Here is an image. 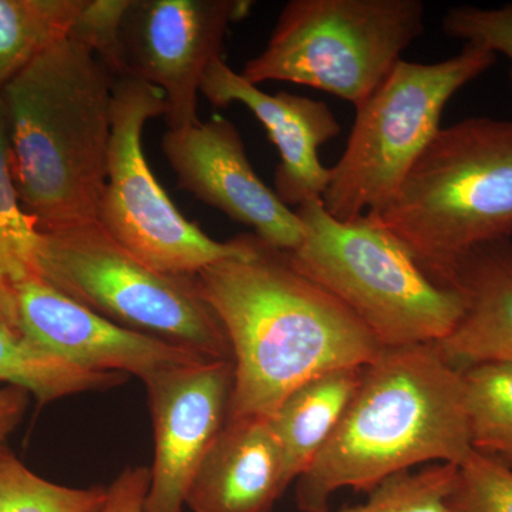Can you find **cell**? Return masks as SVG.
I'll return each instance as SVG.
<instances>
[{"instance_id":"6da1fadb","label":"cell","mask_w":512,"mask_h":512,"mask_svg":"<svg viewBox=\"0 0 512 512\" xmlns=\"http://www.w3.org/2000/svg\"><path fill=\"white\" fill-rule=\"evenodd\" d=\"M245 252L195 275L231 346L228 420L271 417L302 384L369 365L382 346L348 306L301 274L286 252L244 234Z\"/></svg>"},{"instance_id":"7a4b0ae2","label":"cell","mask_w":512,"mask_h":512,"mask_svg":"<svg viewBox=\"0 0 512 512\" xmlns=\"http://www.w3.org/2000/svg\"><path fill=\"white\" fill-rule=\"evenodd\" d=\"M116 82L92 50L66 36L0 90L16 190L40 232L96 224Z\"/></svg>"},{"instance_id":"3957f363","label":"cell","mask_w":512,"mask_h":512,"mask_svg":"<svg viewBox=\"0 0 512 512\" xmlns=\"http://www.w3.org/2000/svg\"><path fill=\"white\" fill-rule=\"evenodd\" d=\"M473 451L463 373L436 343L384 348L363 367L338 429L296 481V505L326 512L343 488L370 494L420 464L460 466Z\"/></svg>"},{"instance_id":"277c9868","label":"cell","mask_w":512,"mask_h":512,"mask_svg":"<svg viewBox=\"0 0 512 512\" xmlns=\"http://www.w3.org/2000/svg\"><path fill=\"white\" fill-rule=\"evenodd\" d=\"M376 220L434 279L461 255L512 239V120L440 128Z\"/></svg>"},{"instance_id":"5b68a950","label":"cell","mask_w":512,"mask_h":512,"mask_svg":"<svg viewBox=\"0 0 512 512\" xmlns=\"http://www.w3.org/2000/svg\"><path fill=\"white\" fill-rule=\"evenodd\" d=\"M295 212L305 237L286 252L289 261L348 306L383 349L439 343L456 328L461 293L436 281L375 215L339 221L322 198Z\"/></svg>"},{"instance_id":"8992f818","label":"cell","mask_w":512,"mask_h":512,"mask_svg":"<svg viewBox=\"0 0 512 512\" xmlns=\"http://www.w3.org/2000/svg\"><path fill=\"white\" fill-rule=\"evenodd\" d=\"M497 55L464 45L437 63L400 59L356 107L345 151L330 168L322 202L339 221L379 214L433 138L451 97L494 66Z\"/></svg>"},{"instance_id":"52a82bcc","label":"cell","mask_w":512,"mask_h":512,"mask_svg":"<svg viewBox=\"0 0 512 512\" xmlns=\"http://www.w3.org/2000/svg\"><path fill=\"white\" fill-rule=\"evenodd\" d=\"M421 0H291L241 76L286 82L362 104L424 33Z\"/></svg>"},{"instance_id":"ba28073f","label":"cell","mask_w":512,"mask_h":512,"mask_svg":"<svg viewBox=\"0 0 512 512\" xmlns=\"http://www.w3.org/2000/svg\"><path fill=\"white\" fill-rule=\"evenodd\" d=\"M40 279L123 328L207 357L232 360L220 319L195 275L158 272L96 224L42 232Z\"/></svg>"},{"instance_id":"9c48e42d","label":"cell","mask_w":512,"mask_h":512,"mask_svg":"<svg viewBox=\"0 0 512 512\" xmlns=\"http://www.w3.org/2000/svg\"><path fill=\"white\" fill-rule=\"evenodd\" d=\"M165 116L164 94L131 77L117 79L111 107L109 173L99 208L100 227L128 254L158 272L197 275L245 252L244 235L208 237L187 220L157 181L143 150V131Z\"/></svg>"},{"instance_id":"30bf717a","label":"cell","mask_w":512,"mask_h":512,"mask_svg":"<svg viewBox=\"0 0 512 512\" xmlns=\"http://www.w3.org/2000/svg\"><path fill=\"white\" fill-rule=\"evenodd\" d=\"M251 0H131L123 26V77L164 94L168 130L200 123L198 94L221 59L231 25L251 12Z\"/></svg>"},{"instance_id":"8fae6325","label":"cell","mask_w":512,"mask_h":512,"mask_svg":"<svg viewBox=\"0 0 512 512\" xmlns=\"http://www.w3.org/2000/svg\"><path fill=\"white\" fill-rule=\"evenodd\" d=\"M161 148L181 190L251 228L279 251L301 247L302 221L255 173L232 121L214 116L183 130H168Z\"/></svg>"},{"instance_id":"7c38bea8","label":"cell","mask_w":512,"mask_h":512,"mask_svg":"<svg viewBox=\"0 0 512 512\" xmlns=\"http://www.w3.org/2000/svg\"><path fill=\"white\" fill-rule=\"evenodd\" d=\"M144 384L154 431L144 512H184L192 481L227 424L234 362L208 360Z\"/></svg>"},{"instance_id":"4fadbf2b","label":"cell","mask_w":512,"mask_h":512,"mask_svg":"<svg viewBox=\"0 0 512 512\" xmlns=\"http://www.w3.org/2000/svg\"><path fill=\"white\" fill-rule=\"evenodd\" d=\"M12 289L18 302L20 333L80 369L133 375L147 383L210 360L167 340L123 328L43 279H30Z\"/></svg>"},{"instance_id":"5bb4252c","label":"cell","mask_w":512,"mask_h":512,"mask_svg":"<svg viewBox=\"0 0 512 512\" xmlns=\"http://www.w3.org/2000/svg\"><path fill=\"white\" fill-rule=\"evenodd\" d=\"M201 93L217 107L242 104L265 127L281 157L274 183L285 205L298 208L323 197L330 168L320 161L319 150L340 134L339 121L325 101L288 92H262L229 67L224 57L205 73Z\"/></svg>"},{"instance_id":"9a60e30c","label":"cell","mask_w":512,"mask_h":512,"mask_svg":"<svg viewBox=\"0 0 512 512\" xmlns=\"http://www.w3.org/2000/svg\"><path fill=\"white\" fill-rule=\"evenodd\" d=\"M463 296L456 328L437 349L454 369L483 363L512 366V239L470 249L437 278Z\"/></svg>"},{"instance_id":"2e32d148","label":"cell","mask_w":512,"mask_h":512,"mask_svg":"<svg viewBox=\"0 0 512 512\" xmlns=\"http://www.w3.org/2000/svg\"><path fill=\"white\" fill-rule=\"evenodd\" d=\"M269 417L227 420L187 495L192 512H271L288 490Z\"/></svg>"},{"instance_id":"e0dca14e","label":"cell","mask_w":512,"mask_h":512,"mask_svg":"<svg viewBox=\"0 0 512 512\" xmlns=\"http://www.w3.org/2000/svg\"><path fill=\"white\" fill-rule=\"evenodd\" d=\"M363 367L332 370L309 380L269 417L289 485L312 467L332 439L359 387Z\"/></svg>"},{"instance_id":"ac0fdd59","label":"cell","mask_w":512,"mask_h":512,"mask_svg":"<svg viewBox=\"0 0 512 512\" xmlns=\"http://www.w3.org/2000/svg\"><path fill=\"white\" fill-rule=\"evenodd\" d=\"M123 373L89 372L40 349L0 320V382L28 390L40 404L121 386Z\"/></svg>"},{"instance_id":"d6986e66","label":"cell","mask_w":512,"mask_h":512,"mask_svg":"<svg viewBox=\"0 0 512 512\" xmlns=\"http://www.w3.org/2000/svg\"><path fill=\"white\" fill-rule=\"evenodd\" d=\"M86 0H0V90L69 36Z\"/></svg>"},{"instance_id":"ffe728a7","label":"cell","mask_w":512,"mask_h":512,"mask_svg":"<svg viewBox=\"0 0 512 512\" xmlns=\"http://www.w3.org/2000/svg\"><path fill=\"white\" fill-rule=\"evenodd\" d=\"M461 373L471 447L512 470V366L483 363Z\"/></svg>"},{"instance_id":"44dd1931","label":"cell","mask_w":512,"mask_h":512,"mask_svg":"<svg viewBox=\"0 0 512 512\" xmlns=\"http://www.w3.org/2000/svg\"><path fill=\"white\" fill-rule=\"evenodd\" d=\"M42 232L20 204L8 126L0 103V281L10 288L40 279L39 247Z\"/></svg>"},{"instance_id":"7402d4cb","label":"cell","mask_w":512,"mask_h":512,"mask_svg":"<svg viewBox=\"0 0 512 512\" xmlns=\"http://www.w3.org/2000/svg\"><path fill=\"white\" fill-rule=\"evenodd\" d=\"M109 487H64L37 476L0 448V512H103Z\"/></svg>"},{"instance_id":"603a6c76","label":"cell","mask_w":512,"mask_h":512,"mask_svg":"<svg viewBox=\"0 0 512 512\" xmlns=\"http://www.w3.org/2000/svg\"><path fill=\"white\" fill-rule=\"evenodd\" d=\"M457 467L429 464L414 473L399 474L367 494L365 503L338 512H446L447 495L456 481Z\"/></svg>"},{"instance_id":"cb8c5ba5","label":"cell","mask_w":512,"mask_h":512,"mask_svg":"<svg viewBox=\"0 0 512 512\" xmlns=\"http://www.w3.org/2000/svg\"><path fill=\"white\" fill-rule=\"evenodd\" d=\"M446 512H512V470L473 451L457 467Z\"/></svg>"},{"instance_id":"d4e9b609","label":"cell","mask_w":512,"mask_h":512,"mask_svg":"<svg viewBox=\"0 0 512 512\" xmlns=\"http://www.w3.org/2000/svg\"><path fill=\"white\" fill-rule=\"evenodd\" d=\"M131 0H86L69 37L99 57L117 79L124 74L121 26Z\"/></svg>"},{"instance_id":"484cf974","label":"cell","mask_w":512,"mask_h":512,"mask_svg":"<svg viewBox=\"0 0 512 512\" xmlns=\"http://www.w3.org/2000/svg\"><path fill=\"white\" fill-rule=\"evenodd\" d=\"M441 28L448 37L503 53L511 62L512 84V2L500 8L453 6L444 15Z\"/></svg>"},{"instance_id":"4316f807","label":"cell","mask_w":512,"mask_h":512,"mask_svg":"<svg viewBox=\"0 0 512 512\" xmlns=\"http://www.w3.org/2000/svg\"><path fill=\"white\" fill-rule=\"evenodd\" d=\"M150 485V468L127 467L109 485L103 512H144Z\"/></svg>"},{"instance_id":"83f0119b","label":"cell","mask_w":512,"mask_h":512,"mask_svg":"<svg viewBox=\"0 0 512 512\" xmlns=\"http://www.w3.org/2000/svg\"><path fill=\"white\" fill-rule=\"evenodd\" d=\"M30 393L18 386H6L0 389V448L19 426L26 409Z\"/></svg>"},{"instance_id":"f1b7e54d","label":"cell","mask_w":512,"mask_h":512,"mask_svg":"<svg viewBox=\"0 0 512 512\" xmlns=\"http://www.w3.org/2000/svg\"><path fill=\"white\" fill-rule=\"evenodd\" d=\"M0 320L5 322L9 328L20 333L18 302H16L15 292L3 281H0Z\"/></svg>"}]
</instances>
